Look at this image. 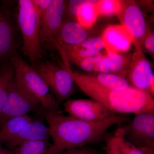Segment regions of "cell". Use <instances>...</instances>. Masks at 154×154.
Listing matches in <instances>:
<instances>
[{"label":"cell","mask_w":154,"mask_h":154,"mask_svg":"<svg viewBox=\"0 0 154 154\" xmlns=\"http://www.w3.org/2000/svg\"><path fill=\"white\" fill-rule=\"evenodd\" d=\"M51 137L49 128L42 120L34 119L30 122L13 139L6 143L8 147L12 149L27 142L46 140Z\"/></svg>","instance_id":"cell-17"},{"label":"cell","mask_w":154,"mask_h":154,"mask_svg":"<svg viewBox=\"0 0 154 154\" xmlns=\"http://www.w3.org/2000/svg\"><path fill=\"white\" fill-rule=\"evenodd\" d=\"M103 48V42L100 37L88 38L82 43L75 45H61L55 48L60 53H63L69 61L74 63L82 59L98 55Z\"/></svg>","instance_id":"cell-15"},{"label":"cell","mask_w":154,"mask_h":154,"mask_svg":"<svg viewBox=\"0 0 154 154\" xmlns=\"http://www.w3.org/2000/svg\"><path fill=\"white\" fill-rule=\"evenodd\" d=\"M14 75V67L11 62L0 66V116L7 102L9 87Z\"/></svg>","instance_id":"cell-21"},{"label":"cell","mask_w":154,"mask_h":154,"mask_svg":"<svg viewBox=\"0 0 154 154\" xmlns=\"http://www.w3.org/2000/svg\"><path fill=\"white\" fill-rule=\"evenodd\" d=\"M97 1L87 0L77 10L76 21L88 30L94 26L99 16L95 8Z\"/></svg>","instance_id":"cell-20"},{"label":"cell","mask_w":154,"mask_h":154,"mask_svg":"<svg viewBox=\"0 0 154 154\" xmlns=\"http://www.w3.org/2000/svg\"><path fill=\"white\" fill-rule=\"evenodd\" d=\"M51 146L49 140L31 141L19 145L11 151L14 154H48Z\"/></svg>","instance_id":"cell-22"},{"label":"cell","mask_w":154,"mask_h":154,"mask_svg":"<svg viewBox=\"0 0 154 154\" xmlns=\"http://www.w3.org/2000/svg\"><path fill=\"white\" fill-rule=\"evenodd\" d=\"M71 69L69 65L60 66L48 61H38L36 64L35 69L47 84L59 105L74 91Z\"/></svg>","instance_id":"cell-6"},{"label":"cell","mask_w":154,"mask_h":154,"mask_svg":"<svg viewBox=\"0 0 154 154\" xmlns=\"http://www.w3.org/2000/svg\"><path fill=\"white\" fill-rule=\"evenodd\" d=\"M64 108L69 116L86 121H102L118 114L93 99H69Z\"/></svg>","instance_id":"cell-11"},{"label":"cell","mask_w":154,"mask_h":154,"mask_svg":"<svg viewBox=\"0 0 154 154\" xmlns=\"http://www.w3.org/2000/svg\"><path fill=\"white\" fill-rule=\"evenodd\" d=\"M106 154H121L119 147L118 137L116 132L106 138Z\"/></svg>","instance_id":"cell-25"},{"label":"cell","mask_w":154,"mask_h":154,"mask_svg":"<svg viewBox=\"0 0 154 154\" xmlns=\"http://www.w3.org/2000/svg\"><path fill=\"white\" fill-rule=\"evenodd\" d=\"M66 4L63 0H52L40 18L39 40L43 50L54 48V39L63 21Z\"/></svg>","instance_id":"cell-10"},{"label":"cell","mask_w":154,"mask_h":154,"mask_svg":"<svg viewBox=\"0 0 154 154\" xmlns=\"http://www.w3.org/2000/svg\"><path fill=\"white\" fill-rule=\"evenodd\" d=\"M126 79L130 85L153 96L154 75L150 63L140 50L135 49Z\"/></svg>","instance_id":"cell-9"},{"label":"cell","mask_w":154,"mask_h":154,"mask_svg":"<svg viewBox=\"0 0 154 154\" xmlns=\"http://www.w3.org/2000/svg\"><path fill=\"white\" fill-rule=\"evenodd\" d=\"M16 80L38 101L48 113L61 114L60 105L47 84L35 69L17 53L11 57Z\"/></svg>","instance_id":"cell-3"},{"label":"cell","mask_w":154,"mask_h":154,"mask_svg":"<svg viewBox=\"0 0 154 154\" xmlns=\"http://www.w3.org/2000/svg\"><path fill=\"white\" fill-rule=\"evenodd\" d=\"M143 50H146L149 54L154 58V34L151 30L148 28L143 42Z\"/></svg>","instance_id":"cell-26"},{"label":"cell","mask_w":154,"mask_h":154,"mask_svg":"<svg viewBox=\"0 0 154 154\" xmlns=\"http://www.w3.org/2000/svg\"><path fill=\"white\" fill-rule=\"evenodd\" d=\"M132 53L107 52L106 55L95 56L94 72L111 74L126 79L132 59Z\"/></svg>","instance_id":"cell-13"},{"label":"cell","mask_w":154,"mask_h":154,"mask_svg":"<svg viewBox=\"0 0 154 154\" xmlns=\"http://www.w3.org/2000/svg\"><path fill=\"white\" fill-rule=\"evenodd\" d=\"M11 152V151L3 147L2 143H0V154H9Z\"/></svg>","instance_id":"cell-32"},{"label":"cell","mask_w":154,"mask_h":154,"mask_svg":"<svg viewBox=\"0 0 154 154\" xmlns=\"http://www.w3.org/2000/svg\"><path fill=\"white\" fill-rule=\"evenodd\" d=\"M9 154H13V153L12 152L11 153Z\"/></svg>","instance_id":"cell-33"},{"label":"cell","mask_w":154,"mask_h":154,"mask_svg":"<svg viewBox=\"0 0 154 154\" xmlns=\"http://www.w3.org/2000/svg\"><path fill=\"white\" fill-rule=\"evenodd\" d=\"M115 15L132 37L135 49L143 51L144 38L149 27L137 3L131 0L120 1L119 8Z\"/></svg>","instance_id":"cell-7"},{"label":"cell","mask_w":154,"mask_h":154,"mask_svg":"<svg viewBox=\"0 0 154 154\" xmlns=\"http://www.w3.org/2000/svg\"><path fill=\"white\" fill-rule=\"evenodd\" d=\"M101 38L107 52L123 54L129 50L133 44L130 34L121 25L108 26Z\"/></svg>","instance_id":"cell-14"},{"label":"cell","mask_w":154,"mask_h":154,"mask_svg":"<svg viewBox=\"0 0 154 154\" xmlns=\"http://www.w3.org/2000/svg\"><path fill=\"white\" fill-rule=\"evenodd\" d=\"M18 3V22L23 38L22 51L35 69L44 54L39 40L40 15L32 0H20Z\"/></svg>","instance_id":"cell-4"},{"label":"cell","mask_w":154,"mask_h":154,"mask_svg":"<svg viewBox=\"0 0 154 154\" xmlns=\"http://www.w3.org/2000/svg\"><path fill=\"white\" fill-rule=\"evenodd\" d=\"M40 18L49 8L52 0H32Z\"/></svg>","instance_id":"cell-30"},{"label":"cell","mask_w":154,"mask_h":154,"mask_svg":"<svg viewBox=\"0 0 154 154\" xmlns=\"http://www.w3.org/2000/svg\"><path fill=\"white\" fill-rule=\"evenodd\" d=\"M60 154H99L98 151L90 146L66 150Z\"/></svg>","instance_id":"cell-29"},{"label":"cell","mask_w":154,"mask_h":154,"mask_svg":"<svg viewBox=\"0 0 154 154\" xmlns=\"http://www.w3.org/2000/svg\"><path fill=\"white\" fill-rule=\"evenodd\" d=\"M16 32L12 14L8 6L0 5V62L16 53Z\"/></svg>","instance_id":"cell-12"},{"label":"cell","mask_w":154,"mask_h":154,"mask_svg":"<svg viewBox=\"0 0 154 154\" xmlns=\"http://www.w3.org/2000/svg\"><path fill=\"white\" fill-rule=\"evenodd\" d=\"M71 73L84 93L116 114H154L153 97L145 91L131 86L124 90H110L83 80L72 69Z\"/></svg>","instance_id":"cell-2"},{"label":"cell","mask_w":154,"mask_h":154,"mask_svg":"<svg viewBox=\"0 0 154 154\" xmlns=\"http://www.w3.org/2000/svg\"><path fill=\"white\" fill-rule=\"evenodd\" d=\"M33 119L28 115L9 119L0 125V143L8 142L16 137Z\"/></svg>","instance_id":"cell-19"},{"label":"cell","mask_w":154,"mask_h":154,"mask_svg":"<svg viewBox=\"0 0 154 154\" xmlns=\"http://www.w3.org/2000/svg\"><path fill=\"white\" fill-rule=\"evenodd\" d=\"M122 127L125 138L139 148H154V114H135L132 121Z\"/></svg>","instance_id":"cell-8"},{"label":"cell","mask_w":154,"mask_h":154,"mask_svg":"<svg viewBox=\"0 0 154 154\" xmlns=\"http://www.w3.org/2000/svg\"><path fill=\"white\" fill-rule=\"evenodd\" d=\"M142 154H154V148H140Z\"/></svg>","instance_id":"cell-31"},{"label":"cell","mask_w":154,"mask_h":154,"mask_svg":"<svg viewBox=\"0 0 154 154\" xmlns=\"http://www.w3.org/2000/svg\"><path fill=\"white\" fill-rule=\"evenodd\" d=\"M36 113L42 117L47 112L39 102L13 77L5 105L0 116V125L9 119Z\"/></svg>","instance_id":"cell-5"},{"label":"cell","mask_w":154,"mask_h":154,"mask_svg":"<svg viewBox=\"0 0 154 154\" xmlns=\"http://www.w3.org/2000/svg\"><path fill=\"white\" fill-rule=\"evenodd\" d=\"M88 29L75 21H63L55 38L54 48L64 44L75 45L82 43L88 38Z\"/></svg>","instance_id":"cell-16"},{"label":"cell","mask_w":154,"mask_h":154,"mask_svg":"<svg viewBox=\"0 0 154 154\" xmlns=\"http://www.w3.org/2000/svg\"><path fill=\"white\" fill-rule=\"evenodd\" d=\"M77 74L80 78L87 82L110 90H124L131 86L126 79L111 74H82L79 72Z\"/></svg>","instance_id":"cell-18"},{"label":"cell","mask_w":154,"mask_h":154,"mask_svg":"<svg viewBox=\"0 0 154 154\" xmlns=\"http://www.w3.org/2000/svg\"><path fill=\"white\" fill-rule=\"evenodd\" d=\"M43 117L48 125L53 140L48 154H59L70 149L79 148L99 142L107 130L130 121L128 116L116 114L102 121L89 122L70 116L46 112Z\"/></svg>","instance_id":"cell-1"},{"label":"cell","mask_w":154,"mask_h":154,"mask_svg":"<svg viewBox=\"0 0 154 154\" xmlns=\"http://www.w3.org/2000/svg\"><path fill=\"white\" fill-rule=\"evenodd\" d=\"M120 5L119 0H99L95 5L99 16H108L115 15Z\"/></svg>","instance_id":"cell-23"},{"label":"cell","mask_w":154,"mask_h":154,"mask_svg":"<svg viewBox=\"0 0 154 154\" xmlns=\"http://www.w3.org/2000/svg\"><path fill=\"white\" fill-rule=\"evenodd\" d=\"M95 56L85 58L76 61L74 63L83 70L91 72H94L95 68Z\"/></svg>","instance_id":"cell-27"},{"label":"cell","mask_w":154,"mask_h":154,"mask_svg":"<svg viewBox=\"0 0 154 154\" xmlns=\"http://www.w3.org/2000/svg\"><path fill=\"white\" fill-rule=\"evenodd\" d=\"M116 132L118 135L119 147L121 154H142L140 148L125 138L122 127H119Z\"/></svg>","instance_id":"cell-24"},{"label":"cell","mask_w":154,"mask_h":154,"mask_svg":"<svg viewBox=\"0 0 154 154\" xmlns=\"http://www.w3.org/2000/svg\"><path fill=\"white\" fill-rule=\"evenodd\" d=\"M87 0H73L69 1L68 4V13L69 16L73 19H75L77 10L80 6L85 4Z\"/></svg>","instance_id":"cell-28"}]
</instances>
